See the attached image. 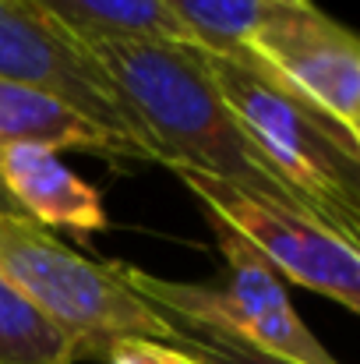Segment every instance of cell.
I'll use <instances>...</instances> for the list:
<instances>
[{"label": "cell", "mask_w": 360, "mask_h": 364, "mask_svg": "<svg viewBox=\"0 0 360 364\" xmlns=\"http://www.w3.org/2000/svg\"><path fill=\"white\" fill-rule=\"evenodd\" d=\"M148 134L156 163L198 170L254 198L300 209L307 205L261 156L205 75L198 46L156 39H82Z\"/></svg>", "instance_id": "cell-1"}, {"label": "cell", "mask_w": 360, "mask_h": 364, "mask_svg": "<svg viewBox=\"0 0 360 364\" xmlns=\"http://www.w3.org/2000/svg\"><path fill=\"white\" fill-rule=\"evenodd\" d=\"M209 82L315 220L360 244V141L300 100L258 57L198 50Z\"/></svg>", "instance_id": "cell-2"}, {"label": "cell", "mask_w": 360, "mask_h": 364, "mask_svg": "<svg viewBox=\"0 0 360 364\" xmlns=\"http://www.w3.org/2000/svg\"><path fill=\"white\" fill-rule=\"evenodd\" d=\"M0 276L71 343L75 361H107L120 340H166L163 318L124 283L120 262H92L46 227L0 209Z\"/></svg>", "instance_id": "cell-3"}, {"label": "cell", "mask_w": 360, "mask_h": 364, "mask_svg": "<svg viewBox=\"0 0 360 364\" xmlns=\"http://www.w3.org/2000/svg\"><path fill=\"white\" fill-rule=\"evenodd\" d=\"M198 202V209L227 223L279 276L329 297L332 304L360 311V244H350L322 220L237 191L198 170H170Z\"/></svg>", "instance_id": "cell-4"}, {"label": "cell", "mask_w": 360, "mask_h": 364, "mask_svg": "<svg viewBox=\"0 0 360 364\" xmlns=\"http://www.w3.org/2000/svg\"><path fill=\"white\" fill-rule=\"evenodd\" d=\"M0 78L28 82L114 134L134 163H156L145 127L89 46L36 0H0Z\"/></svg>", "instance_id": "cell-5"}, {"label": "cell", "mask_w": 360, "mask_h": 364, "mask_svg": "<svg viewBox=\"0 0 360 364\" xmlns=\"http://www.w3.org/2000/svg\"><path fill=\"white\" fill-rule=\"evenodd\" d=\"M244 50L360 141V43L318 4L268 18Z\"/></svg>", "instance_id": "cell-6"}, {"label": "cell", "mask_w": 360, "mask_h": 364, "mask_svg": "<svg viewBox=\"0 0 360 364\" xmlns=\"http://www.w3.org/2000/svg\"><path fill=\"white\" fill-rule=\"evenodd\" d=\"M216 230V247L227 258V272L216 283H187L177 279V290L184 301L212 311L216 318H223L227 326H234L240 336H247L251 343L286 358L297 364H339L322 340L304 326V318L297 315L283 276L251 247L247 241H240L237 234L205 216Z\"/></svg>", "instance_id": "cell-7"}, {"label": "cell", "mask_w": 360, "mask_h": 364, "mask_svg": "<svg viewBox=\"0 0 360 364\" xmlns=\"http://www.w3.org/2000/svg\"><path fill=\"white\" fill-rule=\"evenodd\" d=\"M0 191L21 216L46 230L60 227L89 237L107 227L99 191L46 145L0 141Z\"/></svg>", "instance_id": "cell-8"}, {"label": "cell", "mask_w": 360, "mask_h": 364, "mask_svg": "<svg viewBox=\"0 0 360 364\" xmlns=\"http://www.w3.org/2000/svg\"><path fill=\"white\" fill-rule=\"evenodd\" d=\"M120 276L163 318L166 340L180 347L184 354H191L198 364H297L251 343L212 311L184 301L177 290V279H166V276H156L134 265H120Z\"/></svg>", "instance_id": "cell-9"}, {"label": "cell", "mask_w": 360, "mask_h": 364, "mask_svg": "<svg viewBox=\"0 0 360 364\" xmlns=\"http://www.w3.org/2000/svg\"><path fill=\"white\" fill-rule=\"evenodd\" d=\"M0 141H28V145H46L53 152L71 149L107 159H131V152L114 134H107L89 117L71 110L64 100H57L39 85L11 78H0Z\"/></svg>", "instance_id": "cell-10"}, {"label": "cell", "mask_w": 360, "mask_h": 364, "mask_svg": "<svg viewBox=\"0 0 360 364\" xmlns=\"http://www.w3.org/2000/svg\"><path fill=\"white\" fill-rule=\"evenodd\" d=\"M78 39H156L198 46V36L163 0H36Z\"/></svg>", "instance_id": "cell-11"}, {"label": "cell", "mask_w": 360, "mask_h": 364, "mask_svg": "<svg viewBox=\"0 0 360 364\" xmlns=\"http://www.w3.org/2000/svg\"><path fill=\"white\" fill-rule=\"evenodd\" d=\"M202 43V50H237L268 18L315 0H163Z\"/></svg>", "instance_id": "cell-12"}, {"label": "cell", "mask_w": 360, "mask_h": 364, "mask_svg": "<svg viewBox=\"0 0 360 364\" xmlns=\"http://www.w3.org/2000/svg\"><path fill=\"white\" fill-rule=\"evenodd\" d=\"M0 364H78L71 343L0 276Z\"/></svg>", "instance_id": "cell-13"}, {"label": "cell", "mask_w": 360, "mask_h": 364, "mask_svg": "<svg viewBox=\"0 0 360 364\" xmlns=\"http://www.w3.org/2000/svg\"><path fill=\"white\" fill-rule=\"evenodd\" d=\"M103 364H198L191 354H184L180 347H173L170 340H120L110 347Z\"/></svg>", "instance_id": "cell-14"}, {"label": "cell", "mask_w": 360, "mask_h": 364, "mask_svg": "<svg viewBox=\"0 0 360 364\" xmlns=\"http://www.w3.org/2000/svg\"><path fill=\"white\" fill-rule=\"evenodd\" d=\"M0 209H7V213H18V209H14V205H11V198H7V195H4V191H0Z\"/></svg>", "instance_id": "cell-15"}]
</instances>
